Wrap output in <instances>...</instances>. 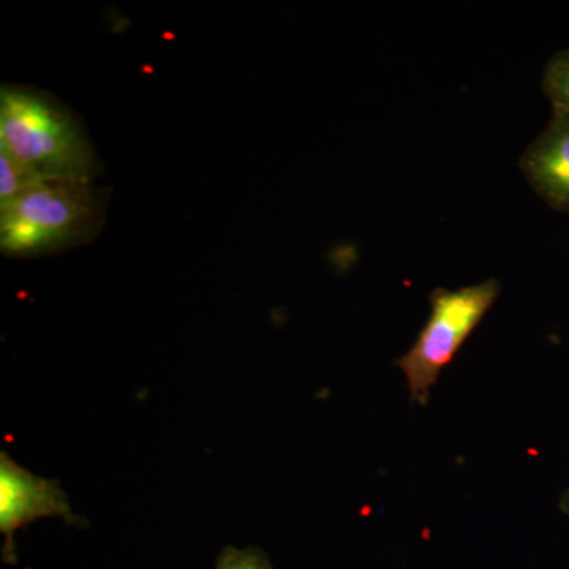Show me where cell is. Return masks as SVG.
<instances>
[{"label":"cell","instance_id":"2","mask_svg":"<svg viewBox=\"0 0 569 569\" xmlns=\"http://www.w3.org/2000/svg\"><path fill=\"white\" fill-rule=\"evenodd\" d=\"M91 183L41 181L0 208V247L9 257H36L84 242L100 223Z\"/></svg>","mask_w":569,"mask_h":569},{"label":"cell","instance_id":"7","mask_svg":"<svg viewBox=\"0 0 569 569\" xmlns=\"http://www.w3.org/2000/svg\"><path fill=\"white\" fill-rule=\"evenodd\" d=\"M542 91L552 103V108L569 111V50L557 52L546 66Z\"/></svg>","mask_w":569,"mask_h":569},{"label":"cell","instance_id":"6","mask_svg":"<svg viewBox=\"0 0 569 569\" xmlns=\"http://www.w3.org/2000/svg\"><path fill=\"white\" fill-rule=\"evenodd\" d=\"M43 179L0 149V208L28 192Z\"/></svg>","mask_w":569,"mask_h":569},{"label":"cell","instance_id":"5","mask_svg":"<svg viewBox=\"0 0 569 569\" xmlns=\"http://www.w3.org/2000/svg\"><path fill=\"white\" fill-rule=\"evenodd\" d=\"M531 189L556 211L569 213V111L552 108L548 126L520 157Z\"/></svg>","mask_w":569,"mask_h":569},{"label":"cell","instance_id":"9","mask_svg":"<svg viewBox=\"0 0 569 569\" xmlns=\"http://www.w3.org/2000/svg\"><path fill=\"white\" fill-rule=\"evenodd\" d=\"M559 508L565 516H569V486L563 490V493H561Z\"/></svg>","mask_w":569,"mask_h":569},{"label":"cell","instance_id":"4","mask_svg":"<svg viewBox=\"0 0 569 569\" xmlns=\"http://www.w3.org/2000/svg\"><path fill=\"white\" fill-rule=\"evenodd\" d=\"M59 518L74 527L84 520L71 511L69 497L56 479L33 475L18 466L6 451L0 452V533L2 559L17 565L14 535L40 519Z\"/></svg>","mask_w":569,"mask_h":569},{"label":"cell","instance_id":"8","mask_svg":"<svg viewBox=\"0 0 569 569\" xmlns=\"http://www.w3.org/2000/svg\"><path fill=\"white\" fill-rule=\"evenodd\" d=\"M216 569H274L268 553L257 546L233 548L227 546L217 557Z\"/></svg>","mask_w":569,"mask_h":569},{"label":"cell","instance_id":"3","mask_svg":"<svg viewBox=\"0 0 569 569\" xmlns=\"http://www.w3.org/2000/svg\"><path fill=\"white\" fill-rule=\"evenodd\" d=\"M500 295L496 279L430 295V317L417 342L397 361L407 378L411 402L427 406L445 367L455 359L460 347L478 328Z\"/></svg>","mask_w":569,"mask_h":569},{"label":"cell","instance_id":"1","mask_svg":"<svg viewBox=\"0 0 569 569\" xmlns=\"http://www.w3.org/2000/svg\"><path fill=\"white\" fill-rule=\"evenodd\" d=\"M0 149L43 181L91 183L97 159L81 123L50 96L3 86Z\"/></svg>","mask_w":569,"mask_h":569}]
</instances>
